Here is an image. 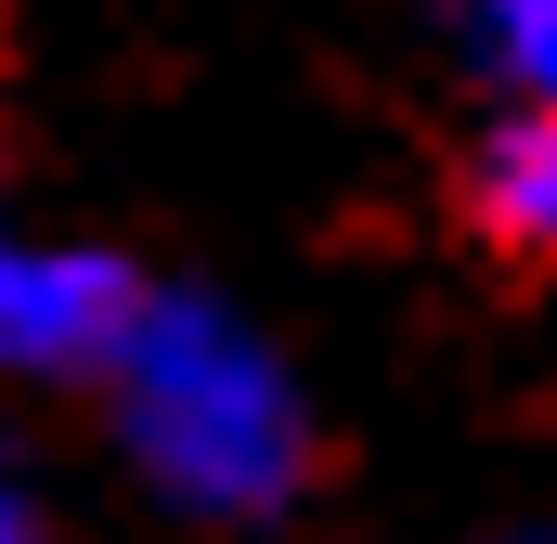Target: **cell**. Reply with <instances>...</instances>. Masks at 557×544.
I'll return each mask as SVG.
<instances>
[{
    "mask_svg": "<svg viewBox=\"0 0 557 544\" xmlns=\"http://www.w3.org/2000/svg\"><path fill=\"white\" fill-rule=\"evenodd\" d=\"M13 532H26V506H13V493H0V544H13Z\"/></svg>",
    "mask_w": 557,
    "mask_h": 544,
    "instance_id": "obj_5",
    "label": "cell"
},
{
    "mask_svg": "<svg viewBox=\"0 0 557 544\" xmlns=\"http://www.w3.org/2000/svg\"><path fill=\"white\" fill-rule=\"evenodd\" d=\"M104 403H117L131 467L195 519H273L311 480V415L285 363L208 298H143L131 337L104 350Z\"/></svg>",
    "mask_w": 557,
    "mask_h": 544,
    "instance_id": "obj_1",
    "label": "cell"
},
{
    "mask_svg": "<svg viewBox=\"0 0 557 544\" xmlns=\"http://www.w3.org/2000/svg\"><path fill=\"white\" fill-rule=\"evenodd\" d=\"M480 221L506 234V247H532V260H557V91H532V118L519 131H493V156H480Z\"/></svg>",
    "mask_w": 557,
    "mask_h": 544,
    "instance_id": "obj_3",
    "label": "cell"
},
{
    "mask_svg": "<svg viewBox=\"0 0 557 544\" xmlns=\"http://www.w3.org/2000/svg\"><path fill=\"white\" fill-rule=\"evenodd\" d=\"M143 285L104 247H39L0 234V376H104V350L131 337Z\"/></svg>",
    "mask_w": 557,
    "mask_h": 544,
    "instance_id": "obj_2",
    "label": "cell"
},
{
    "mask_svg": "<svg viewBox=\"0 0 557 544\" xmlns=\"http://www.w3.org/2000/svg\"><path fill=\"white\" fill-rule=\"evenodd\" d=\"M467 26H480L493 78H519V91H557V0H467Z\"/></svg>",
    "mask_w": 557,
    "mask_h": 544,
    "instance_id": "obj_4",
    "label": "cell"
}]
</instances>
